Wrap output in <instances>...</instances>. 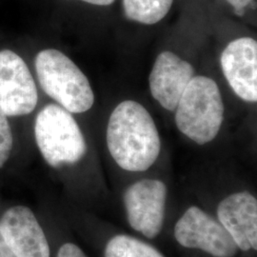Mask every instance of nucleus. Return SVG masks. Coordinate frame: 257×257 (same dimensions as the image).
<instances>
[{"label": "nucleus", "instance_id": "1", "mask_svg": "<svg viewBox=\"0 0 257 257\" xmlns=\"http://www.w3.org/2000/svg\"><path fill=\"white\" fill-rule=\"evenodd\" d=\"M110 156L127 172H145L156 163L161 139L151 114L138 102H121L110 114L107 127Z\"/></svg>", "mask_w": 257, "mask_h": 257}, {"label": "nucleus", "instance_id": "2", "mask_svg": "<svg viewBox=\"0 0 257 257\" xmlns=\"http://www.w3.org/2000/svg\"><path fill=\"white\" fill-rule=\"evenodd\" d=\"M224 120V104L217 84L206 76H193L175 109L178 130L198 145L217 137Z\"/></svg>", "mask_w": 257, "mask_h": 257}, {"label": "nucleus", "instance_id": "3", "mask_svg": "<svg viewBox=\"0 0 257 257\" xmlns=\"http://www.w3.org/2000/svg\"><path fill=\"white\" fill-rule=\"evenodd\" d=\"M37 78L42 90L69 112L90 110L94 102L91 84L82 71L63 53L48 49L36 57Z\"/></svg>", "mask_w": 257, "mask_h": 257}, {"label": "nucleus", "instance_id": "4", "mask_svg": "<svg viewBox=\"0 0 257 257\" xmlns=\"http://www.w3.org/2000/svg\"><path fill=\"white\" fill-rule=\"evenodd\" d=\"M35 137L40 154L48 165L58 169L74 165L87 154V143L71 112L49 104L37 114Z\"/></svg>", "mask_w": 257, "mask_h": 257}, {"label": "nucleus", "instance_id": "5", "mask_svg": "<svg viewBox=\"0 0 257 257\" xmlns=\"http://www.w3.org/2000/svg\"><path fill=\"white\" fill-rule=\"evenodd\" d=\"M174 236L178 245L212 257H235L239 248L217 218L198 206H191L175 222Z\"/></svg>", "mask_w": 257, "mask_h": 257}, {"label": "nucleus", "instance_id": "6", "mask_svg": "<svg viewBox=\"0 0 257 257\" xmlns=\"http://www.w3.org/2000/svg\"><path fill=\"white\" fill-rule=\"evenodd\" d=\"M168 187L159 179H141L123 193V206L128 226L148 239H156L165 222Z\"/></svg>", "mask_w": 257, "mask_h": 257}, {"label": "nucleus", "instance_id": "7", "mask_svg": "<svg viewBox=\"0 0 257 257\" xmlns=\"http://www.w3.org/2000/svg\"><path fill=\"white\" fill-rule=\"evenodd\" d=\"M37 85L23 59L10 50L0 52V108L7 116L31 113L37 107Z\"/></svg>", "mask_w": 257, "mask_h": 257}, {"label": "nucleus", "instance_id": "8", "mask_svg": "<svg viewBox=\"0 0 257 257\" xmlns=\"http://www.w3.org/2000/svg\"><path fill=\"white\" fill-rule=\"evenodd\" d=\"M0 232L17 257H51L46 233L27 206L15 205L4 211Z\"/></svg>", "mask_w": 257, "mask_h": 257}, {"label": "nucleus", "instance_id": "9", "mask_svg": "<svg viewBox=\"0 0 257 257\" xmlns=\"http://www.w3.org/2000/svg\"><path fill=\"white\" fill-rule=\"evenodd\" d=\"M223 74L241 99L257 101V42L241 37L230 42L220 58Z\"/></svg>", "mask_w": 257, "mask_h": 257}, {"label": "nucleus", "instance_id": "10", "mask_svg": "<svg viewBox=\"0 0 257 257\" xmlns=\"http://www.w3.org/2000/svg\"><path fill=\"white\" fill-rule=\"evenodd\" d=\"M216 218L230 233L239 250H257V199L248 191L229 194L216 208Z\"/></svg>", "mask_w": 257, "mask_h": 257}, {"label": "nucleus", "instance_id": "11", "mask_svg": "<svg viewBox=\"0 0 257 257\" xmlns=\"http://www.w3.org/2000/svg\"><path fill=\"white\" fill-rule=\"evenodd\" d=\"M193 76L192 64L172 52H162L157 56L149 78L152 95L164 109L175 111Z\"/></svg>", "mask_w": 257, "mask_h": 257}, {"label": "nucleus", "instance_id": "12", "mask_svg": "<svg viewBox=\"0 0 257 257\" xmlns=\"http://www.w3.org/2000/svg\"><path fill=\"white\" fill-rule=\"evenodd\" d=\"M104 257H165L156 247L128 234H115L104 248Z\"/></svg>", "mask_w": 257, "mask_h": 257}, {"label": "nucleus", "instance_id": "13", "mask_svg": "<svg viewBox=\"0 0 257 257\" xmlns=\"http://www.w3.org/2000/svg\"><path fill=\"white\" fill-rule=\"evenodd\" d=\"M174 0H123L127 19L146 25H153L165 18Z\"/></svg>", "mask_w": 257, "mask_h": 257}, {"label": "nucleus", "instance_id": "14", "mask_svg": "<svg viewBox=\"0 0 257 257\" xmlns=\"http://www.w3.org/2000/svg\"><path fill=\"white\" fill-rule=\"evenodd\" d=\"M14 138L7 115L0 108V169L3 168L11 156Z\"/></svg>", "mask_w": 257, "mask_h": 257}, {"label": "nucleus", "instance_id": "15", "mask_svg": "<svg viewBox=\"0 0 257 257\" xmlns=\"http://www.w3.org/2000/svg\"><path fill=\"white\" fill-rule=\"evenodd\" d=\"M56 257H88L78 245L73 242H66L57 250Z\"/></svg>", "mask_w": 257, "mask_h": 257}, {"label": "nucleus", "instance_id": "16", "mask_svg": "<svg viewBox=\"0 0 257 257\" xmlns=\"http://www.w3.org/2000/svg\"><path fill=\"white\" fill-rule=\"evenodd\" d=\"M228 3L234 8V13L238 17H243L246 13L245 9L250 7L252 9L256 8V0H227Z\"/></svg>", "mask_w": 257, "mask_h": 257}, {"label": "nucleus", "instance_id": "17", "mask_svg": "<svg viewBox=\"0 0 257 257\" xmlns=\"http://www.w3.org/2000/svg\"><path fill=\"white\" fill-rule=\"evenodd\" d=\"M0 257H17V255L13 252V250L10 248L7 243L4 241V239L0 232Z\"/></svg>", "mask_w": 257, "mask_h": 257}, {"label": "nucleus", "instance_id": "18", "mask_svg": "<svg viewBox=\"0 0 257 257\" xmlns=\"http://www.w3.org/2000/svg\"><path fill=\"white\" fill-rule=\"evenodd\" d=\"M81 1L87 2L92 5H97V6H109L114 2V0H81Z\"/></svg>", "mask_w": 257, "mask_h": 257}]
</instances>
